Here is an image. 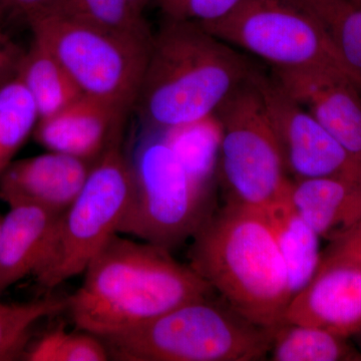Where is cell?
<instances>
[{
	"mask_svg": "<svg viewBox=\"0 0 361 361\" xmlns=\"http://www.w3.org/2000/svg\"><path fill=\"white\" fill-rule=\"evenodd\" d=\"M256 71L236 47L199 23L164 20L153 35L135 108L149 130L203 122Z\"/></svg>",
	"mask_w": 361,
	"mask_h": 361,
	"instance_id": "cell-2",
	"label": "cell"
},
{
	"mask_svg": "<svg viewBox=\"0 0 361 361\" xmlns=\"http://www.w3.org/2000/svg\"><path fill=\"white\" fill-rule=\"evenodd\" d=\"M94 161L51 151L13 161L0 174V200L63 213L77 198Z\"/></svg>",
	"mask_w": 361,
	"mask_h": 361,
	"instance_id": "cell-13",
	"label": "cell"
},
{
	"mask_svg": "<svg viewBox=\"0 0 361 361\" xmlns=\"http://www.w3.org/2000/svg\"><path fill=\"white\" fill-rule=\"evenodd\" d=\"M193 238L189 265L232 310L263 329L283 323L292 298L288 273L261 211L226 204Z\"/></svg>",
	"mask_w": 361,
	"mask_h": 361,
	"instance_id": "cell-3",
	"label": "cell"
},
{
	"mask_svg": "<svg viewBox=\"0 0 361 361\" xmlns=\"http://www.w3.org/2000/svg\"><path fill=\"white\" fill-rule=\"evenodd\" d=\"M133 192L118 233L171 251L212 214L210 198L161 130H149L130 158Z\"/></svg>",
	"mask_w": 361,
	"mask_h": 361,
	"instance_id": "cell-6",
	"label": "cell"
},
{
	"mask_svg": "<svg viewBox=\"0 0 361 361\" xmlns=\"http://www.w3.org/2000/svg\"><path fill=\"white\" fill-rule=\"evenodd\" d=\"M282 89L361 161V87L341 71L272 68Z\"/></svg>",
	"mask_w": 361,
	"mask_h": 361,
	"instance_id": "cell-11",
	"label": "cell"
},
{
	"mask_svg": "<svg viewBox=\"0 0 361 361\" xmlns=\"http://www.w3.org/2000/svg\"><path fill=\"white\" fill-rule=\"evenodd\" d=\"M214 37L264 59L272 68H325L361 78L299 0H241L222 20L202 25Z\"/></svg>",
	"mask_w": 361,
	"mask_h": 361,
	"instance_id": "cell-9",
	"label": "cell"
},
{
	"mask_svg": "<svg viewBox=\"0 0 361 361\" xmlns=\"http://www.w3.org/2000/svg\"><path fill=\"white\" fill-rule=\"evenodd\" d=\"M262 213L286 265L293 297L310 283L318 269L322 238L292 203L289 189Z\"/></svg>",
	"mask_w": 361,
	"mask_h": 361,
	"instance_id": "cell-17",
	"label": "cell"
},
{
	"mask_svg": "<svg viewBox=\"0 0 361 361\" xmlns=\"http://www.w3.org/2000/svg\"><path fill=\"white\" fill-rule=\"evenodd\" d=\"M30 361H106L108 349L99 337L87 334H70L59 327L39 339L23 353Z\"/></svg>",
	"mask_w": 361,
	"mask_h": 361,
	"instance_id": "cell-25",
	"label": "cell"
},
{
	"mask_svg": "<svg viewBox=\"0 0 361 361\" xmlns=\"http://www.w3.org/2000/svg\"><path fill=\"white\" fill-rule=\"evenodd\" d=\"M23 54L25 51L0 30V87L16 78Z\"/></svg>",
	"mask_w": 361,
	"mask_h": 361,
	"instance_id": "cell-29",
	"label": "cell"
},
{
	"mask_svg": "<svg viewBox=\"0 0 361 361\" xmlns=\"http://www.w3.org/2000/svg\"><path fill=\"white\" fill-rule=\"evenodd\" d=\"M161 132L196 184L210 198L213 180L217 179L220 147V128L215 116L194 125Z\"/></svg>",
	"mask_w": 361,
	"mask_h": 361,
	"instance_id": "cell-21",
	"label": "cell"
},
{
	"mask_svg": "<svg viewBox=\"0 0 361 361\" xmlns=\"http://www.w3.org/2000/svg\"><path fill=\"white\" fill-rule=\"evenodd\" d=\"M284 322L313 325L351 338L361 329V268L319 266L310 283L292 297Z\"/></svg>",
	"mask_w": 361,
	"mask_h": 361,
	"instance_id": "cell-12",
	"label": "cell"
},
{
	"mask_svg": "<svg viewBox=\"0 0 361 361\" xmlns=\"http://www.w3.org/2000/svg\"><path fill=\"white\" fill-rule=\"evenodd\" d=\"M2 222H4V217L0 215V239H1Z\"/></svg>",
	"mask_w": 361,
	"mask_h": 361,
	"instance_id": "cell-32",
	"label": "cell"
},
{
	"mask_svg": "<svg viewBox=\"0 0 361 361\" xmlns=\"http://www.w3.org/2000/svg\"><path fill=\"white\" fill-rule=\"evenodd\" d=\"M266 115L291 180L314 179L361 171V161L350 155L307 111L296 103L272 75L256 71Z\"/></svg>",
	"mask_w": 361,
	"mask_h": 361,
	"instance_id": "cell-10",
	"label": "cell"
},
{
	"mask_svg": "<svg viewBox=\"0 0 361 361\" xmlns=\"http://www.w3.org/2000/svg\"><path fill=\"white\" fill-rule=\"evenodd\" d=\"M289 196L320 238L332 241L361 221V171L291 180Z\"/></svg>",
	"mask_w": 361,
	"mask_h": 361,
	"instance_id": "cell-16",
	"label": "cell"
},
{
	"mask_svg": "<svg viewBox=\"0 0 361 361\" xmlns=\"http://www.w3.org/2000/svg\"><path fill=\"white\" fill-rule=\"evenodd\" d=\"M42 13L58 14L135 39H153L144 13L130 0H51Z\"/></svg>",
	"mask_w": 361,
	"mask_h": 361,
	"instance_id": "cell-20",
	"label": "cell"
},
{
	"mask_svg": "<svg viewBox=\"0 0 361 361\" xmlns=\"http://www.w3.org/2000/svg\"><path fill=\"white\" fill-rule=\"evenodd\" d=\"M16 78L32 96L39 120L59 113L84 94L59 59L35 39L21 58Z\"/></svg>",
	"mask_w": 361,
	"mask_h": 361,
	"instance_id": "cell-18",
	"label": "cell"
},
{
	"mask_svg": "<svg viewBox=\"0 0 361 361\" xmlns=\"http://www.w3.org/2000/svg\"><path fill=\"white\" fill-rule=\"evenodd\" d=\"M274 330L209 297L99 339L116 360L256 361L269 355Z\"/></svg>",
	"mask_w": 361,
	"mask_h": 361,
	"instance_id": "cell-4",
	"label": "cell"
},
{
	"mask_svg": "<svg viewBox=\"0 0 361 361\" xmlns=\"http://www.w3.org/2000/svg\"><path fill=\"white\" fill-rule=\"evenodd\" d=\"M164 20L193 21L201 25L222 20L241 0H154Z\"/></svg>",
	"mask_w": 361,
	"mask_h": 361,
	"instance_id": "cell-26",
	"label": "cell"
},
{
	"mask_svg": "<svg viewBox=\"0 0 361 361\" xmlns=\"http://www.w3.org/2000/svg\"><path fill=\"white\" fill-rule=\"evenodd\" d=\"M61 214L33 204L9 206L0 239V294L39 270Z\"/></svg>",
	"mask_w": 361,
	"mask_h": 361,
	"instance_id": "cell-15",
	"label": "cell"
},
{
	"mask_svg": "<svg viewBox=\"0 0 361 361\" xmlns=\"http://www.w3.org/2000/svg\"><path fill=\"white\" fill-rule=\"evenodd\" d=\"M68 298L45 297L28 302L0 301V361L23 355L32 325L68 310Z\"/></svg>",
	"mask_w": 361,
	"mask_h": 361,
	"instance_id": "cell-24",
	"label": "cell"
},
{
	"mask_svg": "<svg viewBox=\"0 0 361 361\" xmlns=\"http://www.w3.org/2000/svg\"><path fill=\"white\" fill-rule=\"evenodd\" d=\"M78 290L68 297L71 318L82 331L111 336L214 293L191 266L170 251L113 235L90 261Z\"/></svg>",
	"mask_w": 361,
	"mask_h": 361,
	"instance_id": "cell-1",
	"label": "cell"
},
{
	"mask_svg": "<svg viewBox=\"0 0 361 361\" xmlns=\"http://www.w3.org/2000/svg\"><path fill=\"white\" fill-rule=\"evenodd\" d=\"M353 338H355V341L356 348H357L361 353V329L355 334V336H353Z\"/></svg>",
	"mask_w": 361,
	"mask_h": 361,
	"instance_id": "cell-31",
	"label": "cell"
},
{
	"mask_svg": "<svg viewBox=\"0 0 361 361\" xmlns=\"http://www.w3.org/2000/svg\"><path fill=\"white\" fill-rule=\"evenodd\" d=\"M327 39L361 78V4L357 0H299Z\"/></svg>",
	"mask_w": 361,
	"mask_h": 361,
	"instance_id": "cell-22",
	"label": "cell"
},
{
	"mask_svg": "<svg viewBox=\"0 0 361 361\" xmlns=\"http://www.w3.org/2000/svg\"><path fill=\"white\" fill-rule=\"evenodd\" d=\"M334 264L361 268V221L322 251L319 266Z\"/></svg>",
	"mask_w": 361,
	"mask_h": 361,
	"instance_id": "cell-27",
	"label": "cell"
},
{
	"mask_svg": "<svg viewBox=\"0 0 361 361\" xmlns=\"http://www.w3.org/2000/svg\"><path fill=\"white\" fill-rule=\"evenodd\" d=\"M27 26L82 94L126 114L135 108L153 39H135L49 13L33 16Z\"/></svg>",
	"mask_w": 361,
	"mask_h": 361,
	"instance_id": "cell-7",
	"label": "cell"
},
{
	"mask_svg": "<svg viewBox=\"0 0 361 361\" xmlns=\"http://www.w3.org/2000/svg\"><path fill=\"white\" fill-rule=\"evenodd\" d=\"M128 114L82 94L49 118H39L33 130L35 141L51 152L96 161Z\"/></svg>",
	"mask_w": 361,
	"mask_h": 361,
	"instance_id": "cell-14",
	"label": "cell"
},
{
	"mask_svg": "<svg viewBox=\"0 0 361 361\" xmlns=\"http://www.w3.org/2000/svg\"><path fill=\"white\" fill-rule=\"evenodd\" d=\"M51 0H0V30L6 26L28 25L33 16L44 11Z\"/></svg>",
	"mask_w": 361,
	"mask_h": 361,
	"instance_id": "cell-28",
	"label": "cell"
},
{
	"mask_svg": "<svg viewBox=\"0 0 361 361\" xmlns=\"http://www.w3.org/2000/svg\"><path fill=\"white\" fill-rule=\"evenodd\" d=\"M357 1H358V2H360V4H361V0H357Z\"/></svg>",
	"mask_w": 361,
	"mask_h": 361,
	"instance_id": "cell-33",
	"label": "cell"
},
{
	"mask_svg": "<svg viewBox=\"0 0 361 361\" xmlns=\"http://www.w3.org/2000/svg\"><path fill=\"white\" fill-rule=\"evenodd\" d=\"M253 75L214 116L220 128L217 179L226 204L262 212L291 179Z\"/></svg>",
	"mask_w": 361,
	"mask_h": 361,
	"instance_id": "cell-8",
	"label": "cell"
},
{
	"mask_svg": "<svg viewBox=\"0 0 361 361\" xmlns=\"http://www.w3.org/2000/svg\"><path fill=\"white\" fill-rule=\"evenodd\" d=\"M37 121V106L18 78L0 87V174L13 163Z\"/></svg>",
	"mask_w": 361,
	"mask_h": 361,
	"instance_id": "cell-23",
	"label": "cell"
},
{
	"mask_svg": "<svg viewBox=\"0 0 361 361\" xmlns=\"http://www.w3.org/2000/svg\"><path fill=\"white\" fill-rule=\"evenodd\" d=\"M274 361H360L361 353L346 337L313 325L284 322L274 330Z\"/></svg>",
	"mask_w": 361,
	"mask_h": 361,
	"instance_id": "cell-19",
	"label": "cell"
},
{
	"mask_svg": "<svg viewBox=\"0 0 361 361\" xmlns=\"http://www.w3.org/2000/svg\"><path fill=\"white\" fill-rule=\"evenodd\" d=\"M120 128L92 163L84 186L61 214L49 253L33 277L52 289L84 273L115 234L127 213L133 192L130 157Z\"/></svg>",
	"mask_w": 361,
	"mask_h": 361,
	"instance_id": "cell-5",
	"label": "cell"
},
{
	"mask_svg": "<svg viewBox=\"0 0 361 361\" xmlns=\"http://www.w3.org/2000/svg\"><path fill=\"white\" fill-rule=\"evenodd\" d=\"M130 1L132 2L134 6L137 7L140 11L144 13L145 7L147 6V4H148L151 0H130Z\"/></svg>",
	"mask_w": 361,
	"mask_h": 361,
	"instance_id": "cell-30",
	"label": "cell"
}]
</instances>
